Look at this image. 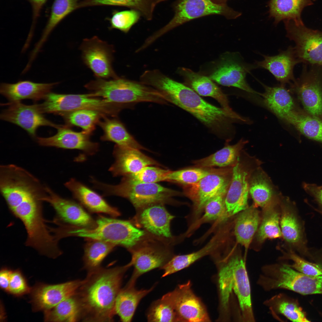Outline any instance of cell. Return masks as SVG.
<instances>
[{
  "label": "cell",
  "instance_id": "6da1fadb",
  "mask_svg": "<svg viewBox=\"0 0 322 322\" xmlns=\"http://www.w3.org/2000/svg\"><path fill=\"white\" fill-rule=\"evenodd\" d=\"M131 267L129 262L111 268L101 267L87 272L75 293L81 306V321H113L116 299L124 275Z\"/></svg>",
  "mask_w": 322,
  "mask_h": 322
},
{
  "label": "cell",
  "instance_id": "7a4b0ae2",
  "mask_svg": "<svg viewBox=\"0 0 322 322\" xmlns=\"http://www.w3.org/2000/svg\"><path fill=\"white\" fill-rule=\"evenodd\" d=\"M160 90L167 101L195 117L212 132L222 137L231 134L232 123L239 117L207 102L193 89L170 78L161 83Z\"/></svg>",
  "mask_w": 322,
  "mask_h": 322
},
{
  "label": "cell",
  "instance_id": "3957f363",
  "mask_svg": "<svg viewBox=\"0 0 322 322\" xmlns=\"http://www.w3.org/2000/svg\"><path fill=\"white\" fill-rule=\"evenodd\" d=\"M85 86L95 97L128 107L142 102L161 104L168 103L162 95L153 87L140 81L119 77L110 80L97 78L86 84Z\"/></svg>",
  "mask_w": 322,
  "mask_h": 322
},
{
  "label": "cell",
  "instance_id": "277c9868",
  "mask_svg": "<svg viewBox=\"0 0 322 322\" xmlns=\"http://www.w3.org/2000/svg\"><path fill=\"white\" fill-rule=\"evenodd\" d=\"M96 221V225L94 228H75L72 231L73 236L102 240L116 246L124 247L129 251L144 239L147 233L129 221L100 215Z\"/></svg>",
  "mask_w": 322,
  "mask_h": 322
},
{
  "label": "cell",
  "instance_id": "5b68a950",
  "mask_svg": "<svg viewBox=\"0 0 322 322\" xmlns=\"http://www.w3.org/2000/svg\"><path fill=\"white\" fill-rule=\"evenodd\" d=\"M94 186L102 191L104 196H116L127 199L137 209L153 203H170L172 197L182 194L157 183L129 184L120 182L112 185L96 180Z\"/></svg>",
  "mask_w": 322,
  "mask_h": 322
},
{
  "label": "cell",
  "instance_id": "8992f818",
  "mask_svg": "<svg viewBox=\"0 0 322 322\" xmlns=\"http://www.w3.org/2000/svg\"><path fill=\"white\" fill-rule=\"evenodd\" d=\"M95 97L93 93L66 94L51 92L44 99L43 103L38 104L43 113L60 115L67 112L80 109L97 111L103 115L116 117L120 111V105Z\"/></svg>",
  "mask_w": 322,
  "mask_h": 322
},
{
  "label": "cell",
  "instance_id": "52a82bcc",
  "mask_svg": "<svg viewBox=\"0 0 322 322\" xmlns=\"http://www.w3.org/2000/svg\"><path fill=\"white\" fill-rule=\"evenodd\" d=\"M174 15L164 26L151 36L155 41L173 29L194 19L205 16L218 15L227 19H236L242 13L229 7L227 4H218L211 0H177L172 4Z\"/></svg>",
  "mask_w": 322,
  "mask_h": 322
},
{
  "label": "cell",
  "instance_id": "ba28073f",
  "mask_svg": "<svg viewBox=\"0 0 322 322\" xmlns=\"http://www.w3.org/2000/svg\"><path fill=\"white\" fill-rule=\"evenodd\" d=\"M262 162L242 150L233 167L231 179L225 198L227 217L241 212L248 207L250 178Z\"/></svg>",
  "mask_w": 322,
  "mask_h": 322
},
{
  "label": "cell",
  "instance_id": "9c48e42d",
  "mask_svg": "<svg viewBox=\"0 0 322 322\" xmlns=\"http://www.w3.org/2000/svg\"><path fill=\"white\" fill-rule=\"evenodd\" d=\"M161 240L146 237L129 251L131 255L130 262L134 269L127 284L135 285L140 276L155 269H160L173 256L169 248L160 244Z\"/></svg>",
  "mask_w": 322,
  "mask_h": 322
},
{
  "label": "cell",
  "instance_id": "30bf717a",
  "mask_svg": "<svg viewBox=\"0 0 322 322\" xmlns=\"http://www.w3.org/2000/svg\"><path fill=\"white\" fill-rule=\"evenodd\" d=\"M283 21L286 36L294 42L295 54L300 63L322 66V31L309 28L304 23Z\"/></svg>",
  "mask_w": 322,
  "mask_h": 322
},
{
  "label": "cell",
  "instance_id": "8fae6325",
  "mask_svg": "<svg viewBox=\"0 0 322 322\" xmlns=\"http://www.w3.org/2000/svg\"><path fill=\"white\" fill-rule=\"evenodd\" d=\"M304 64L300 77L292 87L305 111L322 120V66Z\"/></svg>",
  "mask_w": 322,
  "mask_h": 322
},
{
  "label": "cell",
  "instance_id": "7c38bea8",
  "mask_svg": "<svg viewBox=\"0 0 322 322\" xmlns=\"http://www.w3.org/2000/svg\"><path fill=\"white\" fill-rule=\"evenodd\" d=\"M233 168L214 169L211 173L197 182L184 185V195L193 202L196 213L204 209L208 201L223 188L229 185Z\"/></svg>",
  "mask_w": 322,
  "mask_h": 322
},
{
  "label": "cell",
  "instance_id": "4fadbf2b",
  "mask_svg": "<svg viewBox=\"0 0 322 322\" xmlns=\"http://www.w3.org/2000/svg\"><path fill=\"white\" fill-rule=\"evenodd\" d=\"M80 49L84 63L97 78H119L112 68L114 49L112 45L94 36L84 39Z\"/></svg>",
  "mask_w": 322,
  "mask_h": 322
},
{
  "label": "cell",
  "instance_id": "5bb4252c",
  "mask_svg": "<svg viewBox=\"0 0 322 322\" xmlns=\"http://www.w3.org/2000/svg\"><path fill=\"white\" fill-rule=\"evenodd\" d=\"M46 188L47 193L43 201L49 203L55 212L52 222L87 229L96 227V220L80 203L61 197L47 186Z\"/></svg>",
  "mask_w": 322,
  "mask_h": 322
},
{
  "label": "cell",
  "instance_id": "9a60e30c",
  "mask_svg": "<svg viewBox=\"0 0 322 322\" xmlns=\"http://www.w3.org/2000/svg\"><path fill=\"white\" fill-rule=\"evenodd\" d=\"M257 68L255 64H248L238 55L232 54L222 58L209 77L222 85L235 87L249 93L260 95L261 93L250 86L246 79L247 73Z\"/></svg>",
  "mask_w": 322,
  "mask_h": 322
},
{
  "label": "cell",
  "instance_id": "2e32d148",
  "mask_svg": "<svg viewBox=\"0 0 322 322\" xmlns=\"http://www.w3.org/2000/svg\"><path fill=\"white\" fill-rule=\"evenodd\" d=\"M4 104L7 107L1 113V119L21 127L35 139L39 127L48 126L58 129L62 125L47 119L40 111L38 104L27 105L19 101Z\"/></svg>",
  "mask_w": 322,
  "mask_h": 322
},
{
  "label": "cell",
  "instance_id": "e0dca14e",
  "mask_svg": "<svg viewBox=\"0 0 322 322\" xmlns=\"http://www.w3.org/2000/svg\"><path fill=\"white\" fill-rule=\"evenodd\" d=\"M172 303L179 322H209L205 306L194 294L190 281L179 285L165 294Z\"/></svg>",
  "mask_w": 322,
  "mask_h": 322
},
{
  "label": "cell",
  "instance_id": "ac0fdd59",
  "mask_svg": "<svg viewBox=\"0 0 322 322\" xmlns=\"http://www.w3.org/2000/svg\"><path fill=\"white\" fill-rule=\"evenodd\" d=\"M295 205L288 198L283 197L280 203V221L282 236L299 253L309 256L304 222L298 215Z\"/></svg>",
  "mask_w": 322,
  "mask_h": 322
},
{
  "label": "cell",
  "instance_id": "d6986e66",
  "mask_svg": "<svg viewBox=\"0 0 322 322\" xmlns=\"http://www.w3.org/2000/svg\"><path fill=\"white\" fill-rule=\"evenodd\" d=\"M162 203L149 205L138 210L133 219L137 227L160 239H171L170 223L174 217L167 210Z\"/></svg>",
  "mask_w": 322,
  "mask_h": 322
},
{
  "label": "cell",
  "instance_id": "ffe728a7",
  "mask_svg": "<svg viewBox=\"0 0 322 322\" xmlns=\"http://www.w3.org/2000/svg\"><path fill=\"white\" fill-rule=\"evenodd\" d=\"M82 282L77 279L56 284H36L30 292L33 310L44 311L52 308L75 295Z\"/></svg>",
  "mask_w": 322,
  "mask_h": 322
},
{
  "label": "cell",
  "instance_id": "44dd1931",
  "mask_svg": "<svg viewBox=\"0 0 322 322\" xmlns=\"http://www.w3.org/2000/svg\"><path fill=\"white\" fill-rule=\"evenodd\" d=\"M90 134L86 132H76L66 125H62L57 129L55 135L48 137H37L36 140L42 146L57 148L78 149L88 155L95 154L99 149L97 143L93 142L90 139Z\"/></svg>",
  "mask_w": 322,
  "mask_h": 322
},
{
  "label": "cell",
  "instance_id": "7402d4cb",
  "mask_svg": "<svg viewBox=\"0 0 322 322\" xmlns=\"http://www.w3.org/2000/svg\"><path fill=\"white\" fill-rule=\"evenodd\" d=\"M230 282L238 301L242 321H255L250 286L245 259L239 253L235 254L234 256Z\"/></svg>",
  "mask_w": 322,
  "mask_h": 322
},
{
  "label": "cell",
  "instance_id": "603a6c76",
  "mask_svg": "<svg viewBox=\"0 0 322 322\" xmlns=\"http://www.w3.org/2000/svg\"><path fill=\"white\" fill-rule=\"evenodd\" d=\"M113 155L114 162L109 170L114 177H123L135 173L148 166H161L140 150L130 147L115 145Z\"/></svg>",
  "mask_w": 322,
  "mask_h": 322
},
{
  "label": "cell",
  "instance_id": "cb8c5ba5",
  "mask_svg": "<svg viewBox=\"0 0 322 322\" xmlns=\"http://www.w3.org/2000/svg\"><path fill=\"white\" fill-rule=\"evenodd\" d=\"M64 186L79 203L90 212L105 214L115 218L120 216L117 208L109 205L102 196L76 179H70Z\"/></svg>",
  "mask_w": 322,
  "mask_h": 322
},
{
  "label": "cell",
  "instance_id": "d4e9b609",
  "mask_svg": "<svg viewBox=\"0 0 322 322\" xmlns=\"http://www.w3.org/2000/svg\"><path fill=\"white\" fill-rule=\"evenodd\" d=\"M264 59L257 61V68L267 69L271 73L281 85H284L291 81H294V68L300 63L295 54L293 47L290 46L286 50L281 51L277 55L269 56L263 55Z\"/></svg>",
  "mask_w": 322,
  "mask_h": 322
},
{
  "label": "cell",
  "instance_id": "484cf974",
  "mask_svg": "<svg viewBox=\"0 0 322 322\" xmlns=\"http://www.w3.org/2000/svg\"><path fill=\"white\" fill-rule=\"evenodd\" d=\"M58 82L37 83L30 80H21L14 83H2L0 86L1 94L10 102L31 99L36 102L44 99Z\"/></svg>",
  "mask_w": 322,
  "mask_h": 322
},
{
  "label": "cell",
  "instance_id": "4316f807",
  "mask_svg": "<svg viewBox=\"0 0 322 322\" xmlns=\"http://www.w3.org/2000/svg\"><path fill=\"white\" fill-rule=\"evenodd\" d=\"M178 72L184 77L186 84L199 95L214 98L228 113L233 115L237 114L230 107L226 95L209 77L184 67L179 68Z\"/></svg>",
  "mask_w": 322,
  "mask_h": 322
},
{
  "label": "cell",
  "instance_id": "83f0119b",
  "mask_svg": "<svg viewBox=\"0 0 322 322\" xmlns=\"http://www.w3.org/2000/svg\"><path fill=\"white\" fill-rule=\"evenodd\" d=\"M249 193L254 206L263 208L282 197L277 187L261 166L252 173L249 183Z\"/></svg>",
  "mask_w": 322,
  "mask_h": 322
},
{
  "label": "cell",
  "instance_id": "f1b7e54d",
  "mask_svg": "<svg viewBox=\"0 0 322 322\" xmlns=\"http://www.w3.org/2000/svg\"><path fill=\"white\" fill-rule=\"evenodd\" d=\"M155 286L148 289L138 290L135 285L126 284L121 288L117 297L114 306L115 315L121 321L131 322L140 302L151 292Z\"/></svg>",
  "mask_w": 322,
  "mask_h": 322
},
{
  "label": "cell",
  "instance_id": "f546056e",
  "mask_svg": "<svg viewBox=\"0 0 322 322\" xmlns=\"http://www.w3.org/2000/svg\"><path fill=\"white\" fill-rule=\"evenodd\" d=\"M265 91L261 95L265 106L279 119L283 120L297 107L295 101L284 85L274 87L263 85Z\"/></svg>",
  "mask_w": 322,
  "mask_h": 322
},
{
  "label": "cell",
  "instance_id": "4dcf8cb0",
  "mask_svg": "<svg viewBox=\"0 0 322 322\" xmlns=\"http://www.w3.org/2000/svg\"><path fill=\"white\" fill-rule=\"evenodd\" d=\"M314 4L312 0H270L267 3L269 17L277 25L281 21L292 20L302 23L301 13L306 7Z\"/></svg>",
  "mask_w": 322,
  "mask_h": 322
},
{
  "label": "cell",
  "instance_id": "1f68e13d",
  "mask_svg": "<svg viewBox=\"0 0 322 322\" xmlns=\"http://www.w3.org/2000/svg\"><path fill=\"white\" fill-rule=\"evenodd\" d=\"M102 118L103 120H100L97 123L103 131V134L100 137L101 140L112 142L119 146L147 150L128 132L119 120L109 118L106 115Z\"/></svg>",
  "mask_w": 322,
  "mask_h": 322
},
{
  "label": "cell",
  "instance_id": "d6a6232c",
  "mask_svg": "<svg viewBox=\"0 0 322 322\" xmlns=\"http://www.w3.org/2000/svg\"><path fill=\"white\" fill-rule=\"evenodd\" d=\"M248 141L243 139L233 145L227 144L215 153L199 160L193 163L198 168H209L215 167H232L237 163L241 153Z\"/></svg>",
  "mask_w": 322,
  "mask_h": 322
},
{
  "label": "cell",
  "instance_id": "836d02e7",
  "mask_svg": "<svg viewBox=\"0 0 322 322\" xmlns=\"http://www.w3.org/2000/svg\"><path fill=\"white\" fill-rule=\"evenodd\" d=\"M283 121L293 126L301 134L322 144V120L297 108L291 112Z\"/></svg>",
  "mask_w": 322,
  "mask_h": 322
},
{
  "label": "cell",
  "instance_id": "e575fe53",
  "mask_svg": "<svg viewBox=\"0 0 322 322\" xmlns=\"http://www.w3.org/2000/svg\"><path fill=\"white\" fill-rule=\"evenodd\" d=\"M254 205L241 212L235 222L234 233L237 242L243 246L245 253L256 232L260 218Z\"/></svg>",
  "mask_w": 322,
  "mask_h": 322
},
{
  "label": "cell",
  "instance_id": "d590c367",
  "mask_svg": "<svg viewBox=\"0 0 322 322\" xmlns=\"http://www.w3.org/2000/svg\"><path fill=\"white\" fill-rule=\"evenodd\" d=\"M263 304L275 317L278 314L293 322L310 321L296 303L284 293L272 296L265 301Z\"/></svg>",
  "mask_w": 322,
  "mask_h": 322
},
{
  "label": "cell",
  "instance_id": "8d00e7d4",
  "mask_svg": "<svg viewBox=\"0 0 322 322\" xmlns=\"http://www.w3.org/2000/svg\"><path fill=\"white\" fill-rule=\"evenodd\" d=\"M78 8V0H54L41 36L34 48L39 52L51 32L67 16Z\"/></svg>",
  "mask_w": 322,
  "mask_h": 322
},
{
  "label": "cell",
  "instance_id": "74e56055",
  "mask_svg": "<svg viewBox=\"0 0 322 322\" xmlns=\"http://www.w3.org/2000/svg\"><path fill=\"white\" fill-rule=\"evenodd\" d=\"M281 199L263 208L262 219L256 235L258 242L261 243L267 239L278 238L282 236L279 225L281 213L278 208Z\"/></svg>",
  "mask_w": 322,
  "mask_h": 322
},
{
  "label": "cell",
  "instance_id": "f35d334b",
  "mask_svg": "<svg viewBox=\"0 0 322 322\" xmlns=\"http://www.w3.org/2000/svg\"><path fill=\"white\" fill-rule=\"evenodd\" d=\"M165 0H79V7L99 5L124 7L139 12L145 19H152L156 6Z\"/></svg>",
  "mask_w": 322,
  "mask_h": 322
},
{
  "label": "cell",
  "instance_id": "ab89813d",
  "mask_svg": "<svg viewBox=\"0 0 322 322\" xmlns=\"http://www.w3.org/2000/svg\"><path fill=\"white\" fill-rule=\"evenodd\" d=\"M44 312L46 321L76 322L81 319V306L75 294Z\"/></svg>",
  "mask_w": 322,
  "mask_h": 322
},
{
  "label": "cell",
  "instance_id": "60d3db41",
  "mask_svg": "<svg viewBox=\"0 0 322 322\" xmlns=\"http://www.w3.org/2000/svg\"><path fill=\"white\" fill-rule=\"evenodd\" d=\"M83 258L84 269L90 272L101 267L104 258L112 252L116 246L101 240L86 239Z\"/></svg>",
  "mask_w": 322,
  "mask_h": 322
},
{
  "label": "cell",
  "instance_id": "b9f144b4",
  "mask_svg": "<svg viewBox=\"0 0 322 322\" xmlns=\"http://www.w3.org/2000/svg\"><path fill=\"white\" fill-rule=\"evenodd\" d=\"M219 244L218 241L213 238L204 247L196 252L173 256L160 269L163 271L162 277H165L188 267L201 258L212 253Z\"/></svg>",
  "mask_w": 322,
  "mask_h": 322
},
{
  "label": "cell",
  "instance_id": "7bdbcfd3",
  "mask_svg": "<svg viewBox=\"0 0 322 322\" xmlns=\"http://www.w3.org/2000/svg\"><path fill=\"white\" fill-rule=\"evenodd\" d=\"M103 115H105L97 111L87 109L75 110L60 115L66 125L80 127L90 135L95 129L96 125Z\"/></svg>",
  "mask_w": 322,
  "mask_h": 322
},
{
  "label": "cell",
  "instance_id": "ee69618b",
  "mask_svg": "<svg viewBox=\"0 0 322 322\" xmlns=\"http://www.w3.org/2000/svg\"><path fill=\"white\" fill-rule=\"evenodd\" d=\"M146 317L148 322H179L174 307L166 294L152 303Z\"/></svg>",
  "mask_w": 322,
  "mask_h": 322
},
{
  "label": "cell",
  "instance_id": "f6af8a7d",
  "mask_svg": "<svg viewBox=\"0 0 322 322\" xmlns=\"http://www.w3.org/2000/svg\"><path fill=\"white\" fill-rule=\"evenodd\" d=\"M171 170L157 167H145L139 171L123 177L121 182L129 184L157 183L166 181Z\"/></svg>",
  "mask_w": 322,
  "mask_h": 322
},
{
  "label": "cell",
  "instance_id": "bcb514c9",
  "mask_svg": "<svg viewBox=\"0 0 322 322\" xmlns=\"http://www.w3.org/2000/svg\"><path fill=\"white\" fill-rule=\"evenodd\" d=\"M229 185L223 188L206 204L204 213L201 219L203 222L227 218L225 198Z\"/></svg>",
  "mask_w": 322,
  "mask_h": 322
},
{
  "label": "cell",
  "instance_id": "7dc6e473",
  "mask_svg": "<svg viewBox=\"0 0 322 322\" xmlns=\"http://www.w3.org/2000/svg\"><path fill=\"white\" fill-rule=\"evenodd\" d=\"M213 169L195 168L171 171L167 175L166 181L184 185L196 183L211 173Z\"/></svg>",
  "mask_w": 322,
  "mask_h": 322
},
{
  "label": "cell",
  "instance_id": "c3c4849f",
  "mask_svg": "<svg viewBox=\"0 0 322 322\" xmlns=\"http://www.w3.org/2000/svg\"><path fill=\"white\" fill-rule=\"evenodd\" d=\"M141 16L139 12L132 9L114 11L112 17L108 19L110 24L109 29H117L127 33L139 21Z\"/></svg>",
  "mask_w": 322,
  "mask_h": 322
},
{
  "label": "cell",
  "instance_id": "681fc988",
  "mask_svg": "<svg viewBox=\"0 0 322 322\" xmlns=\"http://www.w3.org/2000/svg\"><path fill=\"white\" fill-rule=\"evenodd\" d=\"M282 259L291 260L292 264H286L305 274L313 276L322 275V265L309 262L298 256L292 250L284 253Z\"/></svg>",
  "mask_w": 322,
  "mask_h": 322
},
{
  "label": "cell",
  "instance_id": "f907efd6",
  "mask_svg": "<svg viewBox=\"0 0 322 322\" xmlns=\"http://www.w3.org/2000/svg\"><path fill=\"white\" fill-rule=\"evenodd\" d=\"M31 289L19 270L12 271L10 276L8 292L14 295L20 296L30 292Z\"/></svg>",
  "mask_w": 322,
  "mask_h": 322
},
{
  "label": "cell",
  "instance_id": "816d5d0a",
  "mask_svg": "<svg viewBox=\"0 0 322 322\" xmlns=\"http://www.w3.org/2000/svg\"><path fill=\"white\" fill-rule=\"evenodd\" d=\"M47 0H28L32 10V21L29 35L32 37L36 22L44 5Z\"/></svg>",
  "mask_w": 322,
  "mask_h": 322
},
{
  "label": "cell",
  "instance_id": "f5cc1de1",
  "mask_svg": "<svg viewBox=\"0 0 322 322\" xmlns=\"http://www.w3.org/2000/svg\"><path fill=\"white\" fill-rule=\"evenodd\" d=\"M302 185L305 192L313 198L314 201L322 209V188L316 184L304 182Z\"/></svg>",
  "mask_w": 322,
  "mask_h": 322
},
{
  "label": "cell",
  "instance_id": "db71d44e",
  "mask_svg": "<svg viewBox=\"0 0 322 322\" xmlns=\"http://www.w3.org/2000/svg\"><path fill=\"white\" fill-rule=\"evenodd\" d=\"M12 271L7 268H3L0 272V286L5 291L8 292L10 276Z\"/></svg>",
  "mask_w": 322,
  "mask_h": 322
},
{
  "label": "cell",
  "instance_id": "11a10c76",
  "mask_svg": "<svg viewBox=\"0 0 322 322\" xmlns=\"http://www.w3.org/2000/svg\"><path fill=\"white\" fill-rule=\"evenodd\" d=\"M214 2L218 4H225L228 0H211Z\"/></svg>",
  "mask_w": 322,
  "mask_h": 322
},
{
  "label": "cell",
  "instance_id": "9f6ffc18",
  "mask_svg": "<svg viewBox=\"0 0 322 322\" xmlns=\"http://www.w3.org/2000/svg\"><path fill=\"white\" fill-rule=\"evenodd\" d=\"M314 208V209L315 211H317L318 213H319L321 214L322 215V210H319V209H316V208Z\"/></svg>",
  "mask_w": 322,
  "mask_h": 322
},
{
  "label": "cell",
  "instance_id": "6f0895ef",
  "mask_svg": "<svg viewBox=\"0 0 322 322\" xmlns=\"http://www.w3.org/2000/svg\"><path fill=\"white\" fill-rule=\"evenodd\" d=\"M320 186V187L321 188H322V185H321V186Z\"/></svg>",
  "mask_w": 322,
  "mask_h": 322
}]
</instances>
